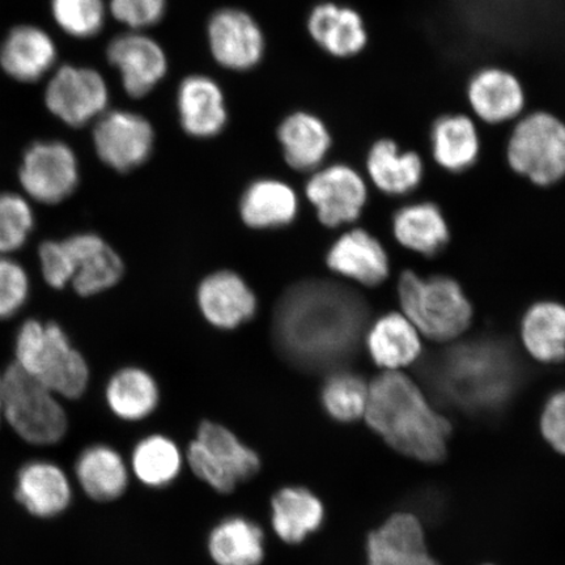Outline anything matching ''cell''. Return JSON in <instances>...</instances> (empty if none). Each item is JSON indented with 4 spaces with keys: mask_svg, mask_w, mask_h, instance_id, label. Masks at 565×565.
<instances>
[{
    "mask_svg": "<svg viewBox=\"0 0 565 565\" xmlns=\"http://www.w3.org/2000/svg\"><path fill=\"white\" fill-rule=\"evenodd\" d=\"M366 317L365 303L355 292L330 282L295 287L277 313L282 352L306 369H328L352 356Z\"/></svg>",
    "mask_w": 565,
    "mask_h": 565,
    "instance_id": "obj_1",
    "label": "cell"
},
{
    "mask_svg": "<svg viewBox=\"0 0 565 565\" xmlns=\"http://www.w3.org/2000/svg\"><path fill=\"white\" fill-rule=\"evenodd\" d=\"M424 366L441 397L469 412L500 408L520 381V365L512 349L492 338L454 345Z\"/></svg>",
    "mask_w": 565,
    "mask_h": 565,
    "instance_id": "obj_2",
    "label": "cell"
},
{
    "mask_svg": "<svg viewBox=\"0 0 565 565\" xmlns=\"http://www.w3.org/2000/svg\"><path fill=\"white\" fill-rule=\"evenodd\" d=\"M364 416L374 433L402 455L422 462H439L447 455L449 422L405 374L391 371L373 381Z\"/></svg>",
    "mask_w": 565,
    "mask_h": 565,
    "instance_id": "obj_3",
    "label": "cell"
},
{
    "mask_svg": "<svg viewBox=\"0 0 565 565\" xmlns=\"http://www.w3.org/2000/svg\"><path fill=\"white\" fill-rule=\"evenodd\" d=\"M15 364L60 398L77 399L86 393L89 369L58 323L28 320L15 339Z\"/></svg>",
    "mask_w": 565,
    "mask_h": 565,
    "instance_id": "obj_4",
    "label": "cell"
},
{
    "mask_svg": "<svg viewBox=\"0 0 565 565\" xmlns=\"http://www.w3.org/2000/svg\"><path fill=\"white\" fill-rule=\"evenodd\" d=\"M398 291L407 320L424 335L450 341L469 328L472 309L455 280L424 279L406 271L402 274Z\"/></svg>",
    "mask_w": 565,
    "mask_h": 565,
    "instance_id": "obj_5",
    "label": "cell"
},
{
    "mask_svg": "<svg viewBox=\"0 0 565 565\" xmlns=\"http://www.w3.org/2000/svg\"><path fill=\"white\" fill-rule=\"evenodd\" d=\"M2 416L21 439L34 445L58 443L68 428L58 395L15 363L3 373Z\"/></svg>",
    "mask_w": 565,
    "mask_h": 565,
    "instance_id": "obj_6",
    "label": "cell"
},
{
    "mask_svg": "<svg viewBox=\"0 0 565 565\" xmlns=\"http://www.w3.org/2000/svg\"><path fill=\"white\" fill-rule=\"evenodd\" d=\"M186 462L193 475L218 493H232L260 471V457L223 424L203 422L189 444Z\"/></svg>",
    "mask_w": 565,
    "mask_h": 565,
    "instance_id": "obj_7",
    "label": "cell"
},
{
    "mask_svg": "<svg viewBox=\"0 0 565 565\" xmlns=\"http://www.w3.org/2000/svg\"><path fill=\"white\" fill-rule=\"evenodd\" d=\"M507 158L536 185H553L565 175V122L547 110L525 113L514 122Z\"/></svg>",
    "mask_w": 565,
    "mask_h": 565,
    "instance_id": "obj_8",
    "label": "cell"
},
{
    "mask_svg": "<svg viewBox=\"0 0 565 565\" xmlns=\"http://www.w3.org/2000/svg\"><path fill=\"white\" fill-rule=\"evenodd\" d=\"M81 180L73 148L61 140H39L26 148L19 182L28 200L54 206L74 194Z\"/></svg>",
    "mask_w": 565,
    "mask_h": 565,
    "instance_id": "obj_9",
    "label": "cell"
},
{
    "mask_svg": "<svg viewBox=\"0 0 565 565\" xmlns=\"http://www.w3.org/2000/svg\"><path fill=\"white\" fill-rule=\"evenodd\" d=\"M44 100L63 124L86 126L104 115L109 104L108 84L94 68L65 65L47 82Z\"/></svg>",
    "mask_w": 565,
    "mask_h": 565,
    "instance_id": "obj_10",
    "label": "cell"
},
{
    "mask_svg": "<svg viewBox=\"0 0 565 565\" xmlns=\"http://www.w3.org/2000/svg\"><path fill=\"white\" fill-rule=\"evenodd\" d=\"M154 132L150 122L137 113L105 111L94 129L97 157L117 172L126 173L151 157Z\"/></svg>",
    "mask_w": 565,
    "mask_h": 565,
    "instance_id": "obj_11",
    "label": "cell"
},
{
    "mask_svg": "<svg viewBox=\"0 0 565 565\" xmlns=\"http://www.w3.org/2000/svg\"><path fill=\"white\" fill-rule=\"evenodd\" d=\"M470 116L486 125L518 121L525 115L527 95L524 83L513 71L487 66L472 74L466 86Z\"/></svg>",
    "mask_w": 565,
    "mask_h": 565,
    "instance_id": "obj_12",
    "label": "cell"
},
{
    "mask_svg": "<svg viewBox=\"0 0 565 565\" xmlns=\"http://www.w3.org/2000/svg\"><path fill=\"white\" fill-rule=\"evenodd\" d=\"M307 196L327 227L356 221L366 201L362 175L349 166L335 164L317 171L307 183Z\"/></svg>",
    "mask_w": 565,
    "mask_h": 565,
    "instance_id": "obj_13",
    "label": "cell"
},
{
    "mask_svg": "<svg viewBox=\"0 0 565 565\" xmlns=\"http://www.w3.org/2000/svg\"><path fill=\"white\" fill-rule=\"evenodd\" d=\"M212 56L233 71L256 67L265 53V38L249 13L236 9L217 11L209 24Z\"/></svg>",
    "mask_w": 565,
    "mask_h": 565,
    "instance_id": "obj_14",
    "label": "cell"
},
{
    "mask_svg": "<svg viewBox=\"0 0 565 565\" xmlns=\"http://www.w3.org/2000/svg\"><path fill=\"white\" fill-rule=\"evenodd\" d=\"M106 58L118 70L127 95L134 98L150 94L168 70L166 52L158 42L137 32L110 41Z\"/></svg>",
    "mask_w": 565,
    "mask_h": 565,
    "instance_id": "obj_15",
    "label": "cell"
},
{
    "mask_svg": "<svg viewBox=\"0 0 565 565\" xmlns=\"http://www.w3.org/2000/svg\"><path fill=\"white\" fill-rule=\"evenodd\" d=\"M65 243L76 294L88 298L115 287L121 280L125 267L113 247L95 233H77Z\"/></svg>",
    "mask_w": 565,
    "mask_h": 565,
    "instance_id": "obj_16",
    "label": "cell"
},
{
    "mask_svg": "<svg viewBox=\"0 0 565 565\" xmlns=\"http://www.w3.org/2000/svg\"><path fill=\"white\" fill-rule=\"evenodd\" d=\"M366 565H440L429 555L420 521L395 513L366 541Z\"/></svg>",
    "mask_w": 565,
    "mask_h": 565,
    "instance_id": "obj_17",
    "label": "cell"
},
{
    "mask_svg": "<svg viewBox=\"0 0 565 565\" xmlns=\"http://www.w3.org/2000/svg\"><path fill=\"white\" fill-rule=\"evenodd\" d=\"M58 49L52 35L40 26L12 28L0 45V67L11 79L35 83L53 71Z\"/></svg>",
    "mask_w": 565,
    "mask_h": 565,
    "instance_id": "obj_18",
    "label": "cell"
},
{
    "mask_svg": "<svg viewBox=\"0 0 565 565\" xmlns=\"http://www.w3.org/2000/svg\"><path fill=\"white\" fill-rule=\"evenodd\" d=\"M196 296L202 315L217 329H236L256 315V295L239 275L232 271L209 275L198 288Z\"/></svg>",
    "mask_w": 565,
    "mask_h": 565,
    "instance_id": "obj_19",
    "label": "cell"
},
{
    "mask_svg": "<svg viewBox=\"0 0 565 565\" xmlns=\"http://www.w3.org/2000/svg\"><path fill=\"white\" fill-rule=\"evenodd\" d=\"M308 31L316 44L335 58H351L369 45L364 19L348 6H316L308 18Z\"/></svg>",
    "mask_w": 565,
    "mask_h": 565,
    "instance_id": "obj_20",
    "label": "cell"
},
{
    "mask_svg": "<svg viewBox=\"0 0 565 565\" xmlns=\"http://www.w3.org/2000/svg\"><path fill=\"white\" fill-rule=\"evenodd\" d=\"M15 497L35 518L52 519L70 507L73 501V487L60 466L47 461H32L19 471Z\"/></svg>",
    "mask_w": 565,
    "mask_h": 565,
    "instance_id": "obj_21",
    "label": "cell"
},
{
    "mask_svg": "<svg viewBox=\"0 0 565 565\" xmlns=\"http://www.w3.org/2000/svg\"><path fill=\"white\" fill-rule=\"evenodd\" d=\"M182 129L194 138H212L227 125L223 90L204 75L188 76L177 96Z\"/></svg>",
    "mask_w": 565,
    "mask_h": 565,
    "instance_id": "obj_22",
    "label": "cell"
},
{
    "mask_svg": "<svg viewBox=\"0 0 565 565\" xmlns=\"http://www.w3.org/2000/svg\"><path fill=\"white\" fill-rule=\"evenodd\" d=\"M270 508L274 533L287 545H301L322 527L327 515L322 500L302 486L281 487Z\"/></svg>",
    "mask_w": 565,
    "mask_h": 565,
    "instance_id": "obj_23",
    "label": "cell"
},
{
    "mask_svg": "<svg viewBox=\"0 0 565 565\" xmlns=\"http://www.w3.org/2000/svg\"><path fill=\"white\" fill-rule=\"evenodd\" d=\"M75 476L87 497L98 503L124 497L130 484L129 465L117 449L105 444L90 445L82 451Z\"/></svg>",
    "mask_w": 565,
    "mask_h": 565,
    "instance_id": "obj_24",
    "label": "cell"
},
{
    "mask_svg": "<svg viewBox=\"0 0 565 565\" xmlns=\"http://www.w3.org/2000/svg\"><path fill=\"white\" fill-rule=\"evenodd\" d=\"M327 260L331 270L364 286H377L388 274L384 247L362 230L344 233L338 238Z\"/></svg>",
    "mask_w": 565,
    "mask_h": 565,
    "instance_id": "obj_25",
    "label": "cell"
},
{
    "mask_svg": "<svg viewBox=\"0 0 565 565\" xmlns=\"http://www.w3.org/2000/svg\"><path fill=\"white\" fill-rule=\"evenodd\" d=\"M207 551L216 565H260L266 556V536L257 522L230 515L211 529Z\"/></svg>",
    "mask_w": 565,
    "mask_h": 565,
    "instance_id": "obj_26",
    "label": "cell"
},
{
    "mask_svg": "<svg viewBox=\"0 0 565 565\" xmlns=\"http://www.w3.org/2000/svg\"><path fill=\"white\" fill-rule=\"evenodd\" d=\"M430 148L437 164L449 172L475 166L480 152L477 119L465 113L437 118L430 129Z\"/></svg>",
    "mask_w": 565,
    "mask_h": 565,
    "instance_id": "obj_27",
    "label": "cell"
},
{
    "mask_svg": "<svg viewBox=\"0 0 565 565\" xmlns=\"http://www.w3.org/2000/svg\"><path fill=\"white\" fill-rule=\"evenodd\" d=\"M278 138L288 166L315 171L331 148V136L322 119L307 111L294 113L279 126Z\"/></svg>",
    "mask_w": 565,
    "mask_h": 565,
    "instance_id": "obj_28",
    "label": "cell"
},
{
    "mask_svg": "<svg viewBox=\"0 0 565 565\" xmlns=\"http://www.w3.org/2000/svg\"><path fill=\"white\" fill-rule=\"evenodd\" d=\"M298 210L295 190L278 180L253 182L239 203L244 223L256 230L282 227L294 221Z\"/></svg>",
    "mask_w": 565,
    "mask_h": 565,
    "instance_id": "obj_29",
    "label": "cell"
},
{
    "mask_svg": "<svg viewBox=\"0 0 565 565\" xmlns=\"http://www.w3.org/2000/svg\"><path fill=\"white\" fill-rule=\"evenodd\" d=\"M185 461V455L171 437L153 434L132 448L129 468L147 489L162 490L179 479Z\"/></svg>",
    "mask_w": 565,
    "mask_h": 565,
    "instance_id": "obj_30",
    "label": "cell"
},
{
    "mask_svg": "<svg viewBox=\"0 0 565 565\" xmlns=\"http://www.w3.org/2000/svg\"><path fill=\"white\" fill-rule=\"evenodd\" d=\"M366 169L381 192L404 195L419 185L423 162L418 153L401 150L391 139L374 143L366 158Z\"/></svg>",
    "mask_w": 565,
    "mask_h": 565,
    "instance_id": "obj_31",
    "label": "cell"
},
{
    "mask_svg": "<svg viewBox=\"0 0 565 565\" xmlns=\"http://www.w3.org/2000/svg\"><path fill=\"white\" fill-rule=\"evenodd\" d=\"M105 399L118 419L140 422L158 408L160 392L150 373L129 366L113 374L105 388Z\"/></svg>",
    "mask_w": 565,
    "mask_h": 565,
    "instance_id": "obj_32",
    "label": "cell"
},
{
    "mask_svg": "<svg viewBox=\"0 0 565 565\" xmlns=\"http://www.w3.org/2000/svg\"><path fill=\"white\" fill-rule=\"evenodd\" d=\"M373 362L386 370L412 364L420 355V339L406 317L392 313L381 317L366 337Z\"/></svg>",
    "mask_w": 565,
    "mask_h": 565,
    "instance_id": "obj_33",
    "label": "cell"
},
{
    "mask_svg": "<svg viewBox=\"0 0 565 565\" xmlns=\"http://www.w3.org/2000/svg\"><path fill=\"white\" fill-rule=\"evenodd\" d=\"M522 339L530 355L542 363L565 359V308L556 302H540L530 308L522 322Z\"/></svg>",
    "mask_w": 565,
    "mask_h": 565,
    "instance_id": "obj_34",
    "label": "cell"
},
{
    "mask_svg": "<svg viewBox=\"0 0 565 565\" xmlns=\"http://www.w3.org/2000/svg\"><path fill=\"white\" fill-rule=\"evenodd\" d=\"M394 233L402 245L424 256L439 253L449 239L440 210L430 203L399 210L394 217Z\"/></svg>",
    "mask_w": 565,
    "mask_h": 565,
    "instance_id": "obj_35",
    "label": "cell"
},
{
    "mask_svg": "<svg viewBox=\"0 0 565 565\" xmlns=\"http://www.w3.org/2000/svg\"><path fill=\"white\" fill-rule=\"evenodd\" d=\"M324 412L341 423L355 422L365 415L369 386L350 372H337L324 383L321 392Z\"/></svg>",
    "mask_w": 565,
    "mask_h": 565,
    "instance_id": "obj_36",
    "label": "cell"
},
{
    "mask_svg": "<svg viewBox=\"0 0 565 565\" xmlns=\"http://www.w3.org/2000/svg\"><path fill=\"white\" fill-rule=\"evenodd\" d=\"M34 212L25 195L0 193V256L23 247L34 228Z\"/></svg>",
    "mask_w": 565,
    "mask_h": 565,
    "instance_id": "obj_37",
    "label": "cell"
},
{
    "mask_svg": "<svg viewBox=\"0 0 565 565\" xmlns=\"http://www.w3.org/2000/svg\"><path fill=\"white\" fill-rule=\"evenodd\" d=\"M52 17L61 30L74 39H90L105 24L104 0H52Z\"/></svg>",
    "mask_w": 565,
    "mask_h": 565,
    "instance_id": "obj_38",
    "label": "cell"
},
{
    "mask_svg": "<svg viewBox=\"0 0 565 565\" xmlns=\"http://www.w3.org/2000/svg\"><path fill=\"white\" fill-rule=\"evenodd\" d=\"M31 295V279L23 265L0 256V320H9L24 308Z\"/></svg>",
    "mask_w": 565,
    "mask_h": 565,
    "instance_id": "obj_39",
    "label": "cell"
},
{
    "mask_svg": "<svg viewBox=\"0 0 565 565\" xmlns=\"http://www.w3.org/2000/svg\"><path fill=\"white\" fill-rule=\"evenodd\" d=\"M166 9L167 0H109L113 18L132 30L158 24Z\"/></svg>",
    "mask_w": 565,
    "mask_h": 565,
    "instance_id": "obj_40",
    "label": "cell"
},
{
    "mask_svg": "<svg viewBox=\"0 0 565 565\" xmlns=\"http://www.w3.org/2000/svg\"><path fill=\"white\" fill-rule=\"evenodd\" d=\"M39 259L42 277L47 286L54 289H63L71 285L73 271L68 253L63 239H47L39 247Z\"/></svg>",
    "mask_w": 565,
    "mask_h": 565,
    "instance_id": "obj_41",
    "label": "cell"
},
{
    "mask_svg": "<svg viewBox=\"0 0 565 565\" xmlns=\"http://www.w3.org/2000/svg\"><path fill=\"white\" fill-rule=\"evenodd\" d=\"M541 429L551 447L565 456V392L556 393L547 401Z\"/></svg>",
    "mask_w": 565,
    "mask_h": 565,
    "instance_id": "obj_42",
    "label": "cell"
},
{
    "mask_svg": "<svg viewBox=\"0 0 565 565\" xmlns=\"http://www.w3.org/2000/svg\"><path fill=\"white\" fill-rule=\"evenodd\" d=\"M3 374H0V419L2 416Z\"/></svg>",
    "mask_w": 565,
    "mask_h": 565,
    "instance_id": "obj_43",
    "label": "cell"
}]
</instances>
